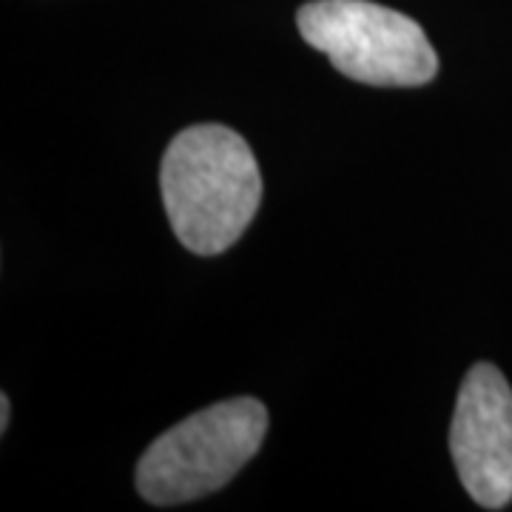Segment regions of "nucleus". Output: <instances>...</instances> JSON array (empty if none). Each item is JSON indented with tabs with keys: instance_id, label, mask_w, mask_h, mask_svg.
<instances>
[{
	"instance_id": "1",
	"label": "nucleus",
	"mask_w": 512,
	"mask_h": 512,
	"mask_svg": "<svg viewBox=\"0 0 512 512\" xmlns=\"http://www.w3.org/2000/svg\"><path fill=\"white\" fill-rule=\"evenodd\" d=\"M160 188L168 222L188 251H228L262 202V174L251 146L234 128L202 123L165 148Z\"/></svg>"
},
{
	"instance_id": "2",
	"label": "nucleus",
	"mask_w": 512,
	"mask_h": 512,
	"mask_svg": "<svg viewBox=\"0 0 512 512\" xmlns=\"http://www.w3.org/2000/svg\"><path fill=\"white\" fill-rule=\"evenodd\" d=\"M268 410L256 399H228L188 416L148 447L137 490L148 504L174 507L225 487L256 456Z\"/></svg>"
},
{
	"instance_id": "5",
	"label": "nucleus",
	"mask_w": 512,
	"mask_h": 512,
	"mask_svg": "<svg viewBox=\"0 0 512 512\" xmlns=\"http://www.w3.org/2000/svg\"><path fill=\"white\" fill-rule=\"evenodd\" d=\"M9 419H12V404H9V396L3 393L0 396V433L9 430Z\"/></svg>"
},
{
	"instance_id": "3",
	"label": "nucleus",
	"mask_w": 512,
	"mask_h": 512,
	"mask_svg": "<svg viewBox=\"0 0 512 512\" xmlns=\"http://www.w3.org/2000/svg\"><path fill=\"white\" fill-rule=\"evenodd\" d=\"M299 35L339 72L367 86H424L439 57L419 23L370 0H313L296 15Z\"/></svg>"
},
{
	"instance_id": "4",
	"label": "nucleus",
	"mask_w": 512,
	"mask_h": 512,
	"mask_svg": "<svg viewBox=\"0 0 512 512\" xmlns=\"http://www.w3.org/2000/svg\"><path fill=\"white\" fill-rule=\"evenodd\" d=\"M450 453L461 487L484 510L512 501V390L504 373L478 362L461 382L450 424Z\"/></svg>"
}]
</instances>
